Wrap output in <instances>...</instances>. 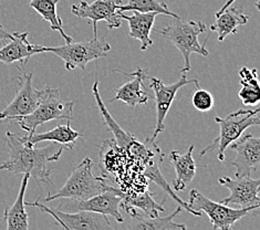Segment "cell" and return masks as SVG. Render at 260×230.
<instances>
[{"mask_svg":"<svg viewBox=\"0 0 260 230\" xmlns=\"http://www.w3.org/2000/svg\"><path fill=\"white\" fill-rule=\"evenodd\" d=\"M83 138V135L72 129L70 125V121L67 120L64 125H58L51 130L43 133H32L26 136H21V140L29 143L31 145H37L41 142H52L55 144H60L66 146L68 150H72L78 139Z\"/></svg>","mask_w":260,"mask_h":230,"instance_id":"ffe728a7","label":"cell"},{"mask_svg":"<svg viewBox=\"0 0 260 230\" xmlns=\"http://www.w3.org/2000/svg\"><path fill=\"white\" fill-rule=\"evenodd\" d=\"M6 140L9 148V156L3 164L0 171H8L14 174H29L38 183L52 184L50 176L53 167L48 164L55 161L62 155L64 148L60 144H50L38 148L36 145L21 140V136L11 132L6 133Z\"/></svg>","mask_w":260,"mask_h":230,"instance_id":"6da1fadb","label":"cell"},{"mask_svg":"<svg viewBox=\"0 0 260 230\" xmlns=\"http://www.w3.org/2000/svg\"><path fill=\"white\" fill-rule=\"evenodd\" d=\"M119 11L155 12L157 15H165L171 18H181L175 12L170 10L164 2H159V0H128L127 4L119 6Z\"/></svg>","mask_w":260,"mask_h":230,"instance_id":"4316f807","label":"cell"},{"mask_svg":"<svg viewBox=\"0 0 260 230\" xmlns=\"http://www.w3.org/2000/svg\"><path fill=\"white\" fill-rule=\"evenodd\" d=\"M157 14L155 12H138L134 11L133 16H126L124 12H120L121 19L127 21L129 31L128 37L141 41V50L145 51L153 45L151 39V31Z\"/></svg>","mask_w":260,"mask_h":230,"instance_id":"ac0fdd59","label":"cell"},{"mask_svg":"<svg viewBox=\"0 0 260 230\" xmlns=\"http://www.w3.org/2000/svg\"><path fill=\"white\" fill-rule=\"evenodd\" d=\"M76 102L64 101L58 89L45 86L42 89V97L38 107L31 113L17 117L12 122L17 123L28 134H32L42 124L55 120H69L73 117V107Z\"/></svg>","mask_w":260,"mask_h":230,"instance_id":"5b68a950","label":"cell"},{"mask_svg":"<svg viewBox=\"0 0 260 230\" xmlns=\"http://www.w3.org/2000/svg\"><path fill=\"white\" fill-rule=\"evenodd\" d=\"M60 0H30L29 6L42 17V19L49 22L52 30L58 31L66 43L72 42L73 39L68 36L63 30V22L57 12V5Z\"/></svg>","mask_w":260,"mask_h":230,"instance_id":"d4e9b609","label":"cell"},{"mask_svg":"<svg viewBox=\"0 0 260 230\" xmlns=\"http://www.w3.org/2000/svg\"><path fill=\"white\" fill-rule=\"evenodd\" d=\"M21 76L19 80V88L17 89L16 95L7 107L0 111V121L15 120L17 117L26 116L31 113L38 107L42 97V90H37L32 85V73H27L26 63L21 68Z\"/></svg>","mask_w":260,"mask_h":230,"instance_id":"30bf717a","label":"cell"},{"mask_svg":"<svg viewBox=\"0 0 260 230\" xmlns=\"http://www.w3.org/2000/svg\"><path fill=\"white\" fill-rule=\"evenodd\" d=\"M215 17L216 19L210 26V30L217 34L219 41H224L231 35H236L238 32V28L245 26L249 19L248 16L244 15L237 8L229 7Z\"/></svg>","mask_w":260,"mask_h":230,"instance_id":"cb8c5ba5","label":"cell"},{"mask_svg":"<svg viewBox=\"0 0 260 230\" xmlns=\"http://www.w3.org/2000/svg\"><path fill=\"white\" fill-rule=\"evenodd\" d=\"M191 102H193L194 108L197 111L208 112L214 107V96L210 92L197 88L193 97H191Z\"/></svg>","mask_w":260,"mask_h":230,"instance_id":"83f0119b","label":"cell"},{"mask_svg":"<svg viewBox=\"0 0 260 230\" xmlns=\"http://www.w3.org/2000/svg\"><path fill=\"white\" fill-rule=\"evenodd\" d=\"M235 2H236V0H227V2H226L224 5L221 6L220 9H219L217 12H216L215 16H218L219 14H221V12L224 11V10H226L228 7H231V6H232V5H233Z\"/></svg>","mask_w":260,"mask_h":230,"instance_id":"f546056e","label":"cell"},{"mask_svg":"<svg viewBox=\"0 0 260 230\" xmlns=\"http://www.w3.org/2000/svg\"><path fill=\"white\" fill-rule=\"evenodd\" d=\"M43 53L51 52L58 55L64 62V68L68 71H73L77 68L85 70V67L91 61L108 57L111 51L110 43L104 38H93L84 42H69L59 47H43Z\"/></svg>","mask_w":260,"mask_h":230,"instance_id":"52a82bcc","label":"cell"},{"mask_svg":"<svg viewBox=\"0 0 260 230\" xmlns=\"http://www.w3.org/2000/svg\"><path fill=\"white\" fill-rule=\"evenodd\" d=\"M122 197L113 191L112 186H109L108 190L102 194H99L88 200L77 201L70 198H62L57 209L67 211V213H74V211H91V213L101 214L104 216H112L119 222L123 223L124 219L120 213V204Z\"/></svg>","mask_w":260,"mask_h":230,"instance_id":"8fae6325","label":"cell"},{"mask_svg":"<svg viewBox=\"0 0 260 230\" xmlns=\"http://www.w3.org/2000/svg\"><path fill=\"white\" fill-rule=\"evenodd\" d=\"M29 207H37L41 210V213H46L52 216L59 225L67 230H109L112 229L108 217L91 213V211H74V213H67L63 210L51 209L45 204L37 201L35 203H26Z\"/></svg>","mask_w":260,"mask_h":230,"instance_id":"9c48e42d","label":"cell"},{"mask_svg":"<svg viewBox=\"0 0 260 230\" xmlns=\"http://www.w3.org/2000/svg\"><path fill=\"white\" fill-rule=\"evenodd\" d=\"M128 77H132L133 79L128 82L124 83L119 89L116 90V94L113 98H111L110 102L114 101H122L124 102L128 107H139V105H143L148 102L152 96L143 90L144 88V79L147 77L146 72L139 68L138 71H134L133 73L126 74Z\"/></svg>","mask_w":260,"mask_h":230,"instance_id":"e0dca14e","label":"cell"},{"mask_svg":"<svg viewBox=\"0 0 260 230\" xmlns=\"http://www.w3.org/2000/svg\"><path fill=\"white\" fill-rule=\"evenodd\" d=\"M122 2H123V0H117V3H120V4H122Z\"/></svg>","mask_w":260,"mask_h":230,"instance_id":"4dcf8cb0","label":"cell"},{"mask_svg":"<svg viewBox=\"0 0 260 230\" xmlns=\"http://www.w3.org/2000/svg\"><path fill=\"white\" fill-rule=\"evenodd\" d=\"M148 79H150V88L154 92V100H155L156 105V125L152 136L148 140L155 142L157 136L160 133H163V130L165 129L166 115L175 100L177 92L183 86L188 84H196L197 88H200V83H198V80H188L185 74L175 83L172 84H165L163 81H160L157 78L151 77Z\"/></svg>","mask_w":260,"mask_h":230,"instance_id":"7c38bea8","label":"cell"},{"mask_svg":"<svg viewBox=\"0 0 260 230\" xmlns=\"http://www.w3.org/2000/svg\"><path fill=\"white\" fill-rule=\"evenodd\" d=\"M92 94H93L99 111L101 112V115L103 116V120L105 125L109 127L111 132L114 135L115 144L120 148L121 151H125L127 153V156L136 160V164L141 166V169H147L155 161H162L164 158V153L160 152L159 148L156 146L155 142H152L150 140H146V142L141 143L138 139L131 133L125 132L119 124L115 122V120L109 113V111L103 103L102 97L99 92V82L95 81L92 86Z\"/></svg>","mask_w":260,"mask_h":230,"instance_id":"7a4b0ae2","label":"cell"},{"mask_svg":"<svg viewBox=\"0 0 260 230\" xmlns=\"http://www.w3.org/2000/svg\"><path fill=\"white\" fill-rule=\"evenodd\" d=\"M193 151L194 145H190L185 154H181L176 150L171 151V164L176 173V177L173 180L172 186L176 191H182L186 188V186L191 183L196 175L197 166L193 158Z\"/></svg>","mask_w":260,"mask_h":230,"instance_id":"d6986e66","label":"cell"},{"mask_svg":"<svg viewBox=\"0 0 260 230\" xmlns=\"http://www.w3.org/2000/svg\"><path fill=\"white\" fill-rule=\"evenodd\" d=\"M206 24L202 21H183L181 18H173L172 22L165 28L156 30V32L171 40L178 51L182 53L184 65L181 69L183 74L190 70V54L197 53L207 57L208 50L198 41V36L206 31Z\"/></svg>","mask_w":260,"mask_h":230,"instance_id":"277c9868","label":"cell"},{"mask_svg":"<svg viewBox=\"0 0 260 230\" xmlns=\"http://www.w3.org/2000/svg\"><path fill=\"white\" fill-rule=\"evenodd\" d=\"M71 12L78 18L92 21L93 38H98L99 21L107 22L109 30L120 28L121 26L119 4H116L114 0H94L92 4L81 2L72 6Z\"/></svg>","mask_w":260,"mask_h":230,"instance_id":"4fadbf2b","label":"cell"},{"mask_svg":"<svg viewBox=\"0 0 260 230\" xmlns=\"http://www.w3.org/2000/svg\"><path fill=\"white\" fill-rule=\"evenodd\" d=\"M240 85L238 96L244 105H256L260 101V86L257 69L243 67L239 70Z\"/></svg>","mask_w":260,"mask_h":230,"instance_id":"484cf974","label":"cell"},{"mask_svg":"<svg viewBox=\"0 0 260 230\" xmlns=\"http://www.w3.org/2000/svg\"><path fill=\"white\" fill-rule=\"evenodd\" d=\"M187 205L190 209L195 211H204L208 217L213 229L229 230L233 226L245 216L250 214L251 211L257 210L258 206L235 209L227 206L225 204L216 203L208 197L203 195L197 189H191L189 191V200Z\"/></svg>","mask_w":260,"mask_h":230,"instance_id":"ba28073f","label":"cell"},{"mask_svg":"<svg viewBox=\"0 0 260 230\" xmlns=\"http://www.w3.org/2000/svg\"><path fill=\"white\" fill-rule=\"evenodd\" d=\"M30 175L23 174V177L20 184V189L18 192L15 203L10 207L5 209L4 219L7 223L8 230H27L29 229V218L26 211V202H24V195H26L27 186L29 183Z\"/></svg>","mask_w":260,"mask_h":230,"instance_id":"7402d4cb","label":"cell"},{"mask_svg":"<svg viewBox=\"0 0 260 230\" xmlns=\"http://www.w3.org/2000/svg\"><path fill=\"white\" fill-rule=\"evenodd\" d=\"M109 185L103 177H98L93 174V161L85 157L77 167H74L66 184L55 194H49L46 203L62 198L70 200H88L108 190Z\"/></svg>","mask_w":260,"mask_h":230,"instance_id":"3957f363","label":"cell"},{"mask_svg":"<svg viewBox=\"0 0 260 230\" xmlns=\"http://www.w3.org/2000/svg\"><path fill=\"white\" fill-rule=\"evenodd\" d=\"M259 111L258 108L256 110L241 109L225 117L216 116L215 122L219 125V135L212 142V144L202 150L200 158L208 152L217 151L218 160H226L225 152L229 145L238 140L248 127L260 125Z\"/></svg>","mask_w":260,"mask_h":230,"instance_id":"8992f818","label":"cell"},{"mask_svg":"<svg viewBox=\"0 0 260 230\" xmlns=\"http://www.w3.org/2000/svg\"><path fill=\"white\" fill-rule=\"evenodd\" d=\"M218 183L231 190V195L225 200H221L219 203L225 204L227 206L235 205V206H240L241 208L260 206L259 179H253L250 176L235 178L225 176L219 178Z\"/></svg>","mask_w":260,"mask_h":230,"instance_id":"5bb4252c","label":"cell"},{"mask_svg":"<svg viewBox=\"0 0 260 230\" xmlns=\"http://www.w3.org/2000/svg\"><path fill=\"white\" fill-rule=\"evenodd\" d=\"M43 53L42 46L32 45L28 40V32H14L9 43L0 48V62L11 64L15 62L26 63L35 54Z\"/></svg>","mask_w":260,"mask_h":230,"instance_id":"2e32d148","label":"cell"},{"mask_svg":"<svg viewBox=\"0 0 260 230\" xmlns=\"http://www.w3.org/2000/svg\"><path fill=\"white\" fill-rule=\"evenodd\" d=\"M115 194L122 197V202L120 206L124 211H127L131 208L143 210L145 215L148 217H157L158 213H164L165 209L157 203L154 202L150 191L139 190L134 192H126L119 188L112 187Z\"/></svg>","mask_w":260,"mask_h":230,"instance_id":"44dd1931","label":"cell"},{"mask_svg":"<svg viewBox=\"0 0 260 230\" xmlns=\"http://www.w3.org/2000/svg\"><path fill=\"white\" fill-rule=\"evenodd\" d=\"M14 38V32H9L8 30H6L5 27L0 22V41H5V40H11Z\"/></svg>","mask_w":260,"mask_h":230,"instance_id":"f1b7e54d","label":"cell"},{"mask_svg":"<svg viewBox=\"0 0 260 230\" xmlns=\"http://www.w3.org/2000/svg\"><path fill=\"white\" fill-rule=\"evenodd\" d=\"M183 208L178 206L174 213H172L170 216L159 218V217H148L143 216L139 213V209H136L131 215L132 221L125 226L127 229H135V230H186L187 227L183 223H176L174 220L175 217L182 213Z\"/></svg>","mask_w":260,"mask_h":230,"instance_id":"603a6c76","label":"cell"},{"mask_svg":"<svg viewBox=\"0 0 260 230\" xmlns=\"http://www.w3.org/2000/svg\"><path fill=\"white\" fill-rule=\"evenodd\" d=\"M229 147L236 153L232 165L236 169L235 177L251 176L260 166V139L251 134H243Z\"/></svg>","mask_w":260,"mask_h":230,"instance_id":"9a60e30c","label":"cell"}]
</instances>
